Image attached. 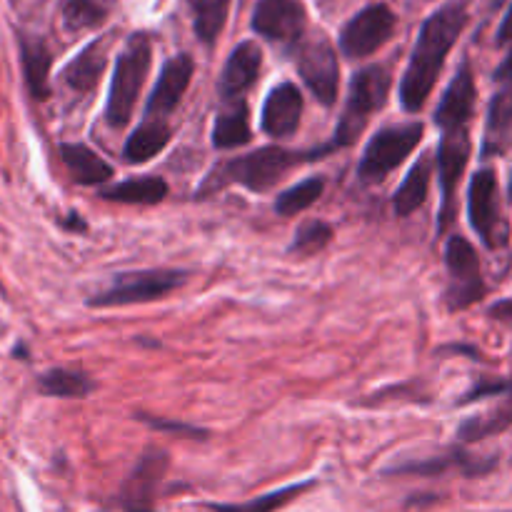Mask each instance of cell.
Listing matches in <instances>:
<instances>
[{
	"instance_id": "cell-1",
	"label": "cell",
	"mask_w": 512,
	"mask_h": 512,
	"mask_svg": "<svg viewBox=\"0 0 512 512\" xmlns=\"http://www.w3.org/2000/svg\"><path fill=\"white\" fill-rule=\"evenodd\" d=\"M465 25H468V3L465 0H453V3L443 5L423 23L418 43L410 55L408 70H405L403 83H400V103L408 113H418L425 100L430 98L445 58H448L450 48L460 38Z\"/></svg>"
},
{
	"instance_id": "cell-2",
	"label": "cell",
	"mask_w": 512,
	"mask_h": 512,
	"mask_svg": "<svg viewBox=\"0 0 512 512\" xmlns=\"http://www.w3.org/2000/svg\"><path fill=\"white\" fill-rule=\"evenodd\" d=\"M150 55H153V45L145 33L130 35L123 53L118 55L113 83H110L108 108H105V118L113 128H123L133 118L135 103H138V95L148 78Z\"/></svg>"
},
{
	"instance_id": "cell-3",
	"label": "cell",
	"mask_w": 512,
	"mask_h": 512,
	"mask_svg": "<svg viewBox=\"0 0 512 512\" xmlns=\"http://www.w3.org/2000/svg\"><path fill=\"white\" fill-rule=\"evenodd\" d=\"M298 160L300 155L293 153V150L275 148V145L260 148L255 150V153L230 160V163L213 170L210 178L205 180L203 193H210V190L215 188H225L228 183H238L243 185V188L255 190V193H265V190L273 188Z\"/></svg>"
},
{
	"instance_id": "cell-4",
	"label": "cell",
	"mask_w": 512,
	"mask_h": 512,
	"mask_svg": "<svg viewBox=\"0 0 512 512\" xmlns=\"http://www.w3.org/2000/svg\"><path fill=\"white\" fill-rule=\"evenodd\" d=\"M390 93V73L383 65H368L360 73H355L353 83H350L348 103H345L343 118H340L338 130H335V140L330 148H343L350 145L365 128L370 115L380 110L388 100Z\"/></svg>"
},
{
	"instance_id": "cell-5",
	"label": "cell",
	"mask_w": 512,
	"mask_h": 512,
	"mask_svg": "<svg viewBox=\"0 0 512 512\" xmlns=\"http://www.w3.org/2000/svg\"><path fill=\"white\" fill-rule=\"evenodd\" d=\"M188 275L183 270H138L123 273L113 280L108 290L90 300L93 308H120V305L150 303L160 300L185 283Z\"/></svg>"
},
{
	"instance_id": "cell-6",
	"label": "cell",
	"mask_w": 512,
	"mask_h": 512,
	"mask_svg": "<svg viewBox=\"0 0 512 512\" xmlns=\"http://www.w3.org/2000/svg\"><path fill=\"white\" fill-rule=\"evenodd\" d=\"M423 140V125L408 123V125H393V128H383L375 133L365 148L363 160L358 165V178L365 183H378L383 180L390 170L398 168Z\"/></svg>"
},
{
	"instance_id": "cell-7",
	"label": "cell",
	"mask_w": 512,
	"mask_h": 512,
	"mask_svg": "<svg viewBox=\"0 0 512 512\" xmlns=\"http://www.w3.org/2000/svg\"><path fill=\"white\" fill-rule=\"evenodd\" d=\"M298 70L300 78H303L305 85L310 88V93H313L320 103H335L340 85L338 55H335V48L330 45V40L325 38L323 33L300 40Z\"/></svg>"
},
{
	"instance_id": "cell-8",
	"label": "cell",
	"mask_w": 512,
	"mask_h": 512,
	"mask_svg": "<svg viewBox=\"0 0 512 512\" xmlns=\"http://www.w3.org/2000/svg\"><path fill=\"white\" fill-rule=\"evenodd\" d=\"M468 155V128L443 133V140H440L438 148V178L440 193H443V205H440L438 213V233H445L455 218V193H458L460 178H463V170L468 165Z\"/></svg>"
},
{
	"instance_id": "cell-9",
	"label": "cell",
	"mask_w": 512,
	"mask_h": 512,
	"mask_svg": "<svg viewBox=\"0 0 512 512\" xmlns=\"http://www.w3.org/2000/svg\"><path fill=\"white\" fill-rule=\"evenodd\" d=\"M395 33V13L388 5H368L348 20L340 33V48L348 58H365L383 48Z\"/></svg>"
},
{
	"instance_id": "cell-10",
	"label": "cell",
	"mask_w": 512,
	"mask_h": 512,
	"mask_svg": "<svg viewBox=\"0 0 512 512\" xmlns=\"http://www.w3.org/2000/svg\"><path fill=\"white\" fill-rule=\"evenodd\" d=\"M445 263H448L453 285L448 290V303L453 310L468 308L470 303L483 298L485 288L480 280L478 253L463 235H453L445 248Z\"/></svg>"
},
{
	"instance_id": "cell-11",
	"label": "cell",
	"mask_w": 512,
	"mask_h": 512,
	"mask_svg": "<svg viewBox=\"0 0 512 512\" xmlns=\"http://www.w3.org/2000/svg\"><path fill=\"white\" fill-rule=\"evenodd\" d=\"M308 15L298 0H258L253 10V30L278 43H300Z\"/></svg>"
},
{
	"instance_id": "cell-12",
	"label": "cell",
	"mask_w": 512,
	"mask_h": 512,
	"mask_svg": "<svg viewBox=\"0 0 512 512\" xmlns=\"http://www.w3.org/2000/svg\"><path fill=\"white\" fill-rule=\"evenodd\" d=\"M195 63L190 55H175L160 70V78L155 83L153 93H150L148 105H145V115L148 120H163L165 115L173 113L178 103L183 100L185 90H188L190 78H193Z\"/></svg>"
},
{
	"instance_id": "cell-13",
	"label": "cell",
	"mask_w": 512,
	"mask_h": 512,
	"mask_svg": "<svg viewBox=\"0 0 512 512\" xmlns=\"http://www.w3.org/2000/svg\"><path fill=\"white\" fill-rule=\"evenodd\" d=\"M475 108V80L470 73V65L463 63L453 83L445 90L443 100H440L438 110H435V123L443 133L450 130H463L468 128V120Z\"/></svg>"
},
{
	"instance_id": "cell-14",
	"label": "cell",
	"mask_w": 512,
	"mask_h": 512,
	"mask_svg": "<svg viewBox=\"0 0 512 512\" xmlns=\"http://www.w3.org/2000/svg\"><path fill=\"white\" fill-rule=\"evenodd\" d=\"M468 213L475 233L488 245H495V228H498V180L493 170H478L470 183Z\"/></svg>"
},
{
	"instance_id": "cell-15",
	"label": "cell",
	"mask_w": 512,
	"mask_h": 512,
	"mask_svg": "<svg viewBox=\"0 0 512 512\" xmlns=\"http://www.w3.org/2000/svg\"><path fill=\"white\" fill-rule=\"evenodd\" d=\"M303 115V95L293 83H280L270 90L263 105V130L270 138H290Z\"/></svg>"
},
{
	"instance_id": "cell-16",
	"label": "cell",
	"mask_w": 512,
	"mask_h": 512,
	"mask_svg": "<svg viewBox=\"0 0 512 512\" xmlns=\"http://www.w3.org/2000/svg\"><path fill=\"white\" fill-rule=\"evenodd\" d=\"M260 65H263V53L253 40H245L238 48L230 53L228 63H225L223 75H220V95L225 100H235L258 80Z\"/></svg>"
},
{
	"instance_id": "cell-17",
	"label": "cell",
	"mask_w": 512,
	"mask_h": 512,
	"mask_svg": "<svg viewBox=\"0 0 512 512\" xmlns=\"http://www.w3.org/2000/svg\"><path fill=\"white\" fill-rule=\"evenodd\" d=\"M113 35H105V38L93 40L85 50H80L73 60H70L68 68L63 70V80L78 93H88L95 85L100 83V75H103L105 63H108V48Z\"/></svg>"
},
{
	"instance_id": "cell-18",
	"label": "cell",
	"mask_w": 512,
	"mask_h": 512,
	"mask_svg": "<svg viewBox=\"0 0 512 512\" xmlns=\"http://www.w3.org/2000/svg\"><path fill=\"white\" fill-rule=\"evenodd\" d=\"M20 58H23L28 90L33 93L35 100H45L50 95L48 73L50 63H53V55H50L48 45L40 38H35V35H23L20 38Z\"/></svg>"
},
{
	"instance_id": "cell-19",
	"label": "cell",
	"mask_w": 512,
	"mask_h": 512,
	"mask_svg": "<svg viewBox=\"0 0 512 512\" xmlns=\"http://www.w3.org/2000/svg\"><path fill=\"white\" fill-rule=\"evenodd\" d=\"M60 155H63V163L68 165L75 183L100 185L105 183V180L113 178V168H110L100 155H95L93 150L85 148V145L65 143L60 145Z\"/></svg>"
},
{
	"instance_id": "cell-20",
	"label": "cell",
	"mask_w": 512,
	"mask_h": 512,
	"mask_svg": "<svg viewBox=\"0 0 512 512\" xmlns=\"http://www.w3.org/2000/svg\"><path fill=\"white\" fill-rule=\"evenodd\" d=\"M512 145V90H503L493 98L485 128V155L503 153Z\"/></svg>"
},
{
	"instance_id": "cell-21",
	"label": "cell",
	"mask_w": 512,
	"mask_h": 512,
	"mask_svg": "<svg viewBox=\"0 0 512 512\" xmlns=\"http://www.w3.org/2000/svg\"><path fill=\"white\" fill-rule=\"evenodd\" d=\"M170 143V128L163 120H145L125 143L123 155L128 163H148Z\"/></svg>"
},
{
	"instance_id": "cell-22",
	"label": "cell",
	"mask_w": 512,
	"mask_h": 512,
	"mask_svg": "<svg viewBox=\"0 0 512 512\" xmlns=\"http://www.w3.org/2000/svg\"><path fill=\"white\" fill-rule=\"evenodd\" d=\"M430 175H433V165H430V158H420L418 163L410 168L408 178L403 180V185L398 188L393 198V208L400 218H408L410 213L420 208L428 198L430 188Z\"/></svg>"
},
{
	"instance_id": "cell-23",
	"label": "cell",
	"mask_w": 512,
	"mask_h": 512,
	"mask_svg": "<svg viewBox=\"0 0 512 512\" xmlns=\"http://www.w3.org/2000/svg\"><path fill=\"white\" fill-rule=\"evenodd\" d=\"M100 195L108 200H118V203L155 205L168 195V183L163 178H155V175H145V178H130L125 183L113 185Z\"/></svg>"
},
{
	"instance_id": "cell-24",
	"label": "cell",
	"mask_w": 512,
	"mask_h": 512,
	"mask_svg": "<svg viewBox=\"0 0 512 512\" xmlns=\"http://www.w3.org/2000/svg\"><path fill=\"white\" fill-rule=\"evenodd\" d=\"M118 0H65L63 3V25L73 33L98 28L113 13Z\"/></svg>"
},
{
	"instance_id": "cell-25",
	"label": "cell",
	"mask_w": 512,
	"mask_h": 512,
	"mask_svg": "<svg viewBox=\"0 0 512 512\" xmlns=\"http://www.w3.org/2000/svg\"><path fill=\"white\" fill-rule=\"evenodd\" d=\"M250 140V120L245 103H235L233 108L218 115L213 125V145L218 150H230L245 145Z\"/></svg>"
},
{
	"instance_id": "cell-26",
	"label": "cell",
	"mask_w": 512,
	"mask_h": 512,
	"mask_svg": "<svg viewBox=\"0 0 512 512\" xmlns=\"http://www.w3.org/2000/svg\"><path fill=\"white\" fill-rule=\"evenodd\" d=\"M188 8L193 13L195 35L205 45H213L225 28L230 0H188Z\"/></svg>"
},
{
	"instance_id": "cell-27",
	"label": "cell",
	"mask_w": 512,
	"mask_h": 512,
	"mask_svg": "<svg viewBox=\"0 0 512 512\" xmlns=\"http://www.w3.org/2000/svg\"><path fill=\"white\" fill-rule=\"evenodd\" d=\"M40 390L53 398H85L93 393L95 383L83 373H73V370H50L40 378Z\"/></svg>"
},
{
	"instance_id": "cell-28",
	"label": "cell",
	"mask_w": 512,
	"mask_h": 512,
	"mask_svg": "<svg viewBox=\"0 0 512 512\" xmlns=\"http://www.w3.org/2000/svg\"><path fill=\"white\" fill-rule=\"evenodd\" d=\"M308 488H313V480L308 483H298V485H288V488L273 490L268 495H260V498L248 500V503H238V505H210L213 512H275L290 503V500L298 498L300 493H305Z\"/></svg>"
},
{
	"instance_id": "cell-29",
	"label": "cell",
	"mask_w": 512,
	"mask_h": 512,
	"mask_svg": "<svg viewBox=\"0 0 512 512\" xmlns=\"http://www.w3.org/2000/svg\"><path fill=\"white\" fill-rule=\"evenodd\" d=\"M323 190H325L323 178L303 180V183L293 185V188H288L285 193L278 195V200H275V213L285 215V218H288V215L303 213V210H308L310 205L318 203Z\"/></svg>"
},
{
	"instance_id": "cell-30",
	"label": "cell",
	"mask_w": 512,
	"mask_h": 512,
	"mask_svg": "<svg viewBox=\"0 0 512 512\" xmlns=\"http://www.w3.org/2000/svg\"><path fill=\"white\" fill-rule=\"evenodd\" d=\"M512 423V403L508 408L503 410H495V413L483 415V418H470L460 425V438L463 440H480V438H488V435L500 433Z\"/></svg>"
},
{
	"instance_id": "cell-31",
	"label": "cell",
	"mask_w": 512,
	"mask_h": 512,
	"mask_svg": "<svg viewBox=\"0 0 512 512\" xmlns=\"http://www.w3.org/2000/svg\"><path fill=\"white\" fill-rule=\"evenodd\" d=\"M330 238H333V230H330L325 223L313 220V223L303 225V228L295 233V240L293 245H290V250L300 255H313L318 253L320 248H325V245L330 243Z\"/></svg>"
},
{
	"instance_id": "cell-32",
	"label": "cell",
	"mask_w": 512,
	"mask_h": 512,
	"mask_svg": "<svg viewBox=\"0 0 512 512\" xmlns=\"http://www.w3.org/2000/svg\"><path fill=\"white\" fill-rule=\"evenodd\" d=\"M148 423L153 425V428H160V430H175V433H188V435H193V438H198V435H205V433H200V430L188 428V425H168V423H160V420H148Z\"/></svg>"
},
{
	"instance_id": "cell-33",
	"label": "cell",
	"mask_w": 512,
	"mask_h": 512,
	"mask_svg": "<svg viewBox=\"0 0 512 512\" xmlns=\"http://www.w3.org/2000/svg\"><path fill=\"white\" fill-rule=\"evenodd\" d=\"M510 40H512V5H510L508 15H505L503 25H500V30H498V43L500 45L510 43Z\"/></svg>"
},
{
	"instance_id": "cell-34",
	"label": "cell",
	"mask_w": 512,
	"mask_h": 512,
	"mask_svg": "<svg viewBox=\"0 0 512 512\" xmlns=\"http://www.w3.org/2000/svg\"><path fill=\"white\" fill-rule=\"evenodd\" d=\"M495 78H498V80H510V83H512V53L508 55V58H505V63L500 65L498 73H495Z\"/></svg>"
},
{
	"instance_id": "cell-35",
	"label": "cell",
	"mask_w": 512,
	"mask_h": 512,
	"mask_svg": "<svg viewBox=\"0 0 512 512\" xmlns=\"http://www.w3.org/2000/svg\"><path fill=\"white\" fill-rule=\"evenodd\" d=\"M65 228H70V230H85V223L83 220H80V215H70V220H65Z\"/></svg>"
},
{
	"instance_id": "cell-36",
	"label": "cell",
	"mask_w": 512,
	"mask_h": 512,
	"mask_svg": "<svg viewBox=\"0 0 512 512\" xmlns=\"http://www.w3.org/2000/svg\"><path fill=\"white\" fill-rule=\"evenodd\" d=\"M133 512H150V510H133Z\"/></svg>"
}]
</instances>
